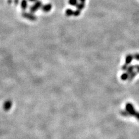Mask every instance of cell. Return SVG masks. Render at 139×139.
<instances>
[{
    "label": "cell",
    "mask_w": 139,
    "mask_h": 139,
    "mask_svg": "<svg viewBox=\"0 0 139 139\" xmlns=\"http://www.w3.org/2000/svg\"><path fill=\"white\" fill-rule=\"evenodd\" d=\"M126 110L128 112L130 116H133L135 117L136 115L137 114V112L135 110L133 105L130 103L126 104Z\"/></svg>",
    "instance_id": "cell-1"
},
{
    "label": "cell",
    "mask_w": 139,
    "mask_h": 139,
    "mask_svg": "<svg viewBox=\"0 0 139 139\" xmlns=\"http://www.w3.org/2000/svg\"><path fill=\"white\" fill-rule=\"evenodd\" d=\"M42 6V4L41 2V1H37L35 2V4L34 5H33L31 7H30V12L32 13H34L38 10L40 8H41Z\"/></svg>",
    "instance_id": "cell-2"
},
{
    "label": "cell",
    "mask_w": 139,
    "mask_h": 139,
    "mask_svg": "<svg viewBox=\"0 0 139 139\" xmlns=\"http://www.w3.org/2000/svg\"><path fill=\"white\" fill-rule=\"evenodd\" d=\"M22 16L25 19H28V20H32V21H34V20H36L37 19L36 16L33 15V14L30 13L24 12L22 13Z\"/></svg>",
    "instance_id": "cell-3"
},
{
    "label": "cell",
    "mask_w": 139,
    "mask_h": 139,
    "mask_svg": "<svg viewBox=\"0 0 139 139\" xmlns=\"http://www.w3.org/2000/svg\"><path fill=\"white\" fill-rule=\"evenodd\" d=\"M52 8V4H48L43 5L42 7H41V9H42V10L45 12H48L51 10Z\"/></svg>",
    "instance_id": "cell-4"
},
{
    "label": "cell",
    "mask_w": 139,
    "mask_h": 139,
    "mask_svg": "<svg viewBox=\"0 0 139 139\" xmlns=\"http://www.w3.org/2000/svg\"><path fill=\"white\" fill-rule=\"evenodd\" d=\"M133 57V56L132 55H127L125 58V64L127 65H129V64H130L131 62H132Z\"/></svg>",
    "instance_id": "cell-5"
},
{
    "label": "cell",
    "mask_w": 139,
    "mask_h": 139,
    "mask_svg": "<svg viewBox=\"0 0 139 139\" xmlns=\"http://www.w3.org/2000/svg\"><path fill=\"white\" fill-rule=\"evenodd\" d=\"M21 8L23 10H25L28 6L27 0H22L21 2Z\"/></svg>",
    "instance_id": "cell-6"
},
{
    "label": "cell",
    "mask_w": 139,
    "mask_h": 139,
    "mask_svg": "<svg viewBox=\"0 0 139 139\" xmlns=\"http://www.w3.org/2000/svg\"><path fill=\"white\" fill-rule=\"evenodd\" d=\"M129 74L127 73H124L121 75V78L122 81H126L127 80L129 79Z\"/></svg>",
    "instance_id": "cell-7"
},
{
    "label": "cell",
    "mask_w": 139,
    "mask_h": 139,
    "mask_svg": "<svg viewBox=\"0 0 139 139\" xmlns=\"http://www.w3.org/2000/svg\"><path fill=\"white\" fill-rule=\"evenodd\" d=\"M65 15L67 16H71L74 15V11L71 9H67L65 11Z\"/></svg>",
    "instance_id": "cell-8"
},
{
    "label": "cell",
    "mask_w": 139,
    "mask_h": 139,
    "mask_svg": "<svg viewBox=\"0 0 139 139\" xmlns=\"http://www.w3.org/2000/svg\"><path fill=\"white\" fill-rule=\"evenodd\" d=\"M136 74H137V72H133L132 73H131V74L129 75V79H128V81L129 82H130V81H132L133 79H134V78L136 76Z\"/></svg>",
    "instance_id": "cell-9"
},
{
    "label": "cell",
    "mask_w": 139,
    "mask_h": 139,
    "mask_svg": "<svg viewBox=\"0 0 139 139\" xmlns=\"http://www.w3.org/2000/svg\"><path fill=\"white\" fill-rule=\"evenodd\" d=\"M68 4L71 6H76L78 5V0H68Z\"/></svg>",
    "instance_id": "cell-10"
},
{
    "label": "cell",
    "mask_w": 139,
    "mask_h": 139,
    "mask_svg": "<svg viewBox=\"0 0 139 139\" xmlns=\"http://www.w3.org/2000/svg\"><path fill=\"white\" fill-rule=\"evenodd\" d=\"M76 7L78 10L81 11L82 9H83L85 8V3L81 2L80 4H78L76 6Z\"/></svg>",
    "instance_id": "cell-11"
},
{
    "label": "cell",
    "mask_w": 139,
    "mask_h": 139,
    "mask_svg": "<svg viewBox=\"0 0 139 139\" xmlns=\"http://www.w3.org/2000/svg\"><path fill=\"white\" fill-rule=\"evenodd\" d=\"M120 113L123 116H126V117H127V116H131L129 114V113L126 111V110H122V111H121Z\"/></svg>",
    "instance_id": "cell-12"
},
{
    "label": "cell",
    "mask_w": 139,
    "mask_h": 139,
    "mask_svg": "<svg viewBox=\"0 0 139 139\" xmlns=\"http://www.w3.org/2000/svg\"><path fill=\"white\" fill-rule=\"evenodd\" d=\"M11 105H12V103L11 101H6L5 103L4 104V108L5 110H9L11 108Z\"/></svg>",
    "instance_id": "cell-13"
},
{
    "label": "cell",
    "mask_w": 139,
    "mask_h": 139,
    "mask_svg": "<svg viewBox=\"0 0 139 139\" xmlns=\"http://www.w3.org/2000/svg\"><path fill=\"white\" fill-rule=\"evenodd\" d=\"M134 69H135V66H133V65H130V66H129L128 68H127V73L130 75L131 73H133Z\"/></svg>",
    "instance_id": "cell-14"
},
{
    "label": "cell",
    "mask_w": 139,
    "mask_h": 139,
    "mask_svg": "<svg viewBox=\"0 0 139 139\" xmlns=\"http://www.w3.org/2000/svg\"><path fill=\"white\" fill-rule=\"evenodd\" d=\"M80 14H81V11L78 10L77 9V10L74 11V15L73 16H78L80 15Z\"/></svg>",
    "instance_id": "cell-15"
},
{
    "label": "cell",
    "mask_w": 139,
    "mask_h": 139,
    "mask_svg": "<svg viewBox=\"0 0 139 139\" xmlns=\"http://www.w3.org/2000/svg\"><path fill=\"white\" fill-rule=\"evenodd\" d=\"M128 67H129L128 65H127V64H124V65H122V70H123V71H127Z\"/></svg>",
    "instance_id": "cell-16"
},
{
    "label": "cell",
    "mask_w": 139,
    "mask_h": 139,
    "mask_svg": "<svg viewBox=\"0 0 139 139\" xmlns=\"http://www.w3.org/2000/svg\"><path fill=\"white\" fill-rule=\"evenodd\" d=\"M133 57L135 59H136L137 60L139 61V54H135V55L133 56Z\"/></svg>",
    "instance_id": "cell-17"
},
{
    "label": "cell",
    "mask_w": 139,
    "mask_h": 139,
    "mask_svg": "<svg viewBox=\"0 0 139 139\" xmlns=\"http://www.w3.org/2000/svg\"><path fill=\"white\" fill-rule=\"evenodd\" d=\"M135 68H136V70H137V72L139 73V65L136 64V65H135Z\"/></svg>",
    "instance_id": "cell-18"
},
{
    "label": "cell",
    "mask_w": 139,
    "mask_h": 139,
    "mask_svg": "<svg viewBox=\"0 0 139 139\" xmlns=\"http://www.w3.org/2000/svg\"><path fill=\"white\" fill-rule=\"evenodd\" d=\"M19 2V0H14V3H15L16 5L18 4Z\"/></svg>",
    "instance_id": "cell-19"
},
{
    "label": "cell",
    "mask_w": 139,
    "mask_h": 139,
    "mask_svg": "<svg viewBox=\"0 0 139 139\" xmlns=\"http://www.w3.org/2000/svg\"><path fill=\"white\" fill-rule=\"evenodd\" d=\"M79 1H80L81 2H83V3H85V1L86 0H79Z\"/></svg>",
    "instance_id": "cell-20"
},
{
    "label": "cell",
    "mask_w": 139,
    "mask_h": 139,
    "mask_svg": "<svg viewBox=\"0 0 139 139\" xmlns=\"http://www.w3.org/2000/svg\"><path fill=\"white\" fill-rule=\"evenodd\" d=\"M28 1H30V2H35V1H36L37 0H28Z\"/></svg>",
    "instance_id": "cell-21"
}]
</instances>
